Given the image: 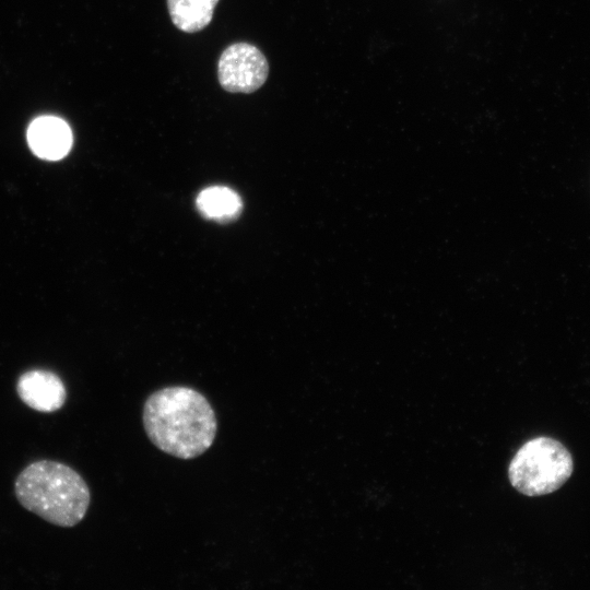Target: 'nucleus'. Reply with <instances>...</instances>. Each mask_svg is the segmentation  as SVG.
Returning <instances> with one entry per match:
<instances>
[{
	"label": "nucleus",
	"instance_id": "20e7f679",
	"mask_svg": "<svg viewBox=\"0 0 590 590\" xmlns=\"http://www.w3.org/2000/svg\"><path fill=\"white\" fill-rule=\"evenodd\" d=\"M268 74L267 58L248 43L227 46L217 61L219 83L229 93H252L264 84Z\"/></svg>",
	"mask_w": 590,
	"mask_h": 590
},
{
	"label": "nucleus",
	"instance_id": "423d86ee",
	"mask_svg": "<svg viewBox=\"0 0 590 590\" xmlns=\"http://www.w3.org/2000/svg\"><path fill=\"white\" fill-rule=\"evenodd\" d=\"M26 135L32 152L48 161L64 157L73 142L69 125L55 116H40L34 119L28 126Z\"/></svg>",
	"mask_w": 590,
	"mask_h": 590
},
{
	"label": "nucleus",
	"instance_id": "6e6552de",
	"mask_svg": "<svg viewBox=\"0 0 590 590\" xmlns=\"http://www.w3.org/2000/svg\"><path fill=\"white\" fill-rule=\"evenodd\" d=\"M197 206L206 217L226 221L234 219L240 212L241 200L234 190L214 186L199 193Z\"/></svg>",
	"mask_w": 590,
	"mask_h": 590
},
{
	"label": "nucleus",
	"instance_id": "f257e3e1",
	"mask_svg": "<svg viewBox=\"0 0 590 590\" xmlns=\"http://www.w3.org/2000/svg\"><path fill=\"white\" fill-rule=\"evenodd\" d=\"M149 439L163 452L193 459L213 444L217 421L208 399L198 390L172 386L154 391L143 406Z\"/></svg>",
	"mask_w": 590,
	"mask_h": 590
},
{
	"label": "nucleus",
	"instance_id": "f03ea898",
	"mask_svg": "<svg viewBox=\"0 0 590 590\" xmlns=\"http://www.w3.org/2000/svg\"><path fill=\"white\" fill-rule=\"evenodd\" d=\"M14 489L24 508L66 528L84 518L91 500L83 477L72 468L50 460L27 465L16 477Z\"/></svg>",
	"mask_w": 590,
	"mask_h": 590
},
{
	"label": "nucleus",
	"instance_id": "7ed1b4c3",
	"mask_svg": "<svg viewBox=\"0 0 590 590\" xmlns=\"http://www.w3.org/2000/svg\"><path fill=\"white\" fill-rule=\"evenodd\" d=\"M574 462L567 448L556 439L536 437L524 442L511 459L508 477L527 496L558 489L571 475Z\"/></svg>",
	"mask_w": 590,
	"mask_h": 590
},
{
	"label": "nucleus",
	"instance_id": "0eeeda50",
	"mask_svg": "<svg viewBox=\"0 0 590 590\" xmlns=\"http://www.w3.org/2000/svg\"><path fill=\"white\" fill-rule=\"evenodd\" d=\"M217 2L219 0H167V9L178 30L196 33L210 24Z\"/></svg>",
	"mask_w": 590,
	"mask_h": 590
},
{
	"label": "nucleus",
	"instance_id": "39448f33",
	"mask_svg": "<svg viewBox=\"0 0 590 590\" xmlns=\"http://www.w3.org/2000/svg\"><path fill=\"white\" fill-rule=\"evenodd\" d=\"M20 399L31 409L51 413L62 408L67 391L62 380L54 373L34 369L20 376L16 384Z\"/></svg>",
	"mask_w": 590,
	"mask_h": 590
}]
</instances>
